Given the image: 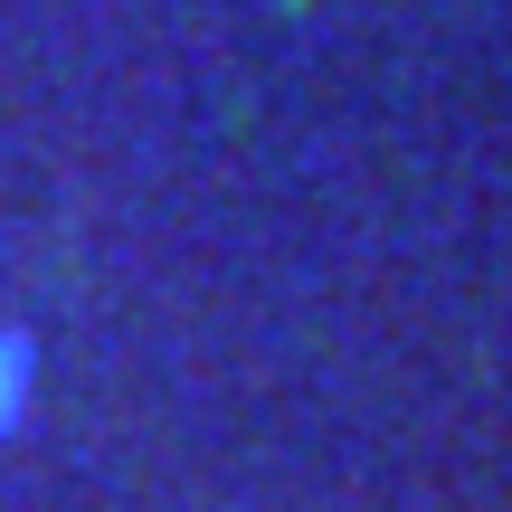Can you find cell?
I'll use <instances>...</instances> for the list:
<instances>
[{"instance_id":"cell-1","label":"cell","mask_w":512,"mask_h":512,"mask_svg":"<svg viewBox=\"0 0 512 512\" xmlns=\"http://www.w3.org/2000/svg\"><path fill=\"white\" fill-rule=\"evenodd\" d=\"M19 408H29V342L0 332V427H19Z\"/></svg>"}]
</instances>
